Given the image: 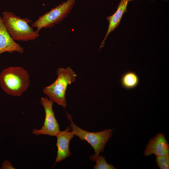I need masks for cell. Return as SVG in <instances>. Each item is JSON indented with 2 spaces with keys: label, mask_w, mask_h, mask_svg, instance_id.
Instances as JSON below:
<instances>
[{
  "label": "cell",
  "mask_w": 169,
  "mask_h": 169,
  "mask_svg": "<svg viewBox=\"0 0 169 169\" xmlns=\"http://www.w3.org/2000/svg\"><path fill=\"white\" fill-rule=\"evenodd\" d=\"M30 84L27 71L20 66L6 68L0 73V86L6 94L20 96L28 89Z\"/></svg>",
  "instance_id": "6da1fadb"
},
{
  "label": "cell",
  "mask_w": 169,
  "mask_h": 169,
  "mask_svg": "<svg viewBox=\"0 0 169 169\" xmlns=\"http://www.w3.org/2000/svg\"><path fill=\"white\" fill-rule=\"evenodd\" d=\"M1 18L7 32L15 41L33 40L39 36L29 25L32 21L29 18H21L12 12L5 11L2 13Z\"/></svg>",
  "instance_id": "7a4b0ae2"
},
{
  "label": "cell",
  "mask_w": 169,
  "mask_h": 169,
  "mask_svg": "<svg viewBox=\"0 0 169 169\" xmlns=\"http://www.w3.org/2000/svg\"><path fill=\"white\" fill-rule=\"evenodd\" d=\"M56 74L57 79L44 87L43 92L53 103L65 108L67 105L65 93L68 86L74 82L77 74L70 67L58 68Z\"/></svg>",
  "instance_id": "3957f363"
},
{
  "label": "cell",
  "mask_w": 169,
  "mask_h": 169,
  "mask_svg": "<svg viewBox=\"0 0 169 169\" xmlns=\"http://www.w3.org/2000/svg\"><path fill=\"white\" fill-rule=\"evenodd\" d=\"M67 116L70 123L69 125L74 135L81 141H86L93 148L95 154L90 155L89 159L93 160L103 152L105 146L112 136V130L106 129L98 132H90L84 130L76 125L73 122L71 116L67 113Z\"/></svg>",
  "instance_id": "277c9868"
},
{
  "label": "cell",
  "mask_w": 169,
  "mask_h": 169,
  "mask_svg": "<svg viewBox=\"0 0 169 169\" xmlns=\"http://www.w3.org/2000/svg\"><path fill=\"white\" fill-rule=\"evenodd\" d=\"M76 0H67L50 11L38 17L37 19L32 23L31 26L36 28V31L39 33L43 28H51L59 24L66 17L73 8Z\"/></svg>",
  "instance_id": "5b68a950"
},
{
  "label": "cell",
  "mask_w": 169,
  "mask_h": 169,
  "mask_svg": "<svg viewBox=\"0 0 169 169\" xmlns=\"http://www.w3.org/2000/svg\"><path fill=\"white\" fill-rule=\"evenodd\" d=\"M45 113V118L43 126L40 129H34L32 133L35 136L40 135L56 136L59 131V125L55 118L53 109L54 103L47 97H42L40 100Z\"/></svg>",
  "instance_id": "8992f818"
},
{
  "label": "cell",
  "mask_w": 169,
  "mask_h": 169,
  "mask_svg": "<svg viewBox=\"0 0 169 169\" xmlns=\"http://www.w3.org/2000/svg\"><path fill=\"white\" fill-rule=\"evenodd\" d=\"M71 127H67L62 131H60L56 136V146L57 148V156L54 164L70 156L69 144L74 135Z\"/></svg>",
  "instance_id": "52a82bcc"
},
{
  "label": "cell",
  "mask_w": 169,
  "mask_h": 169,
  "mask_svg": "<svg viewBox=\"0 0 169 169\" xmlns=\"http://www.w3.org/2000/svg\"><path fill=\"white\" fill-rule=\"evenodd\" d=\"M169 152V144L164 134L161 133L150 139L143 153L146 156L153 154L156 156H162L168 155Z\"/></svg>",
  "instance_id": "ba28073f"
},
{
  "label": "cell",
  "mask_w": 169,
  "mask_h": 169,
  "mask_svg": "<svg viewBox=\"0 0 169 169\" xmlns=\"http://www.w3.org/2000/svg\"><path fill=\"white\" fill-rule=\"evenodd\" d=\"M24 49L10 35L3 23L0 15V54L5 53L17 52L22 54Z\"/></svg>",
  "instance_id": "9c48e42d"
},
{
  "label": "cell",
  "mask_w": 169,
  "mask_h": 169,
  "mask_svg": "<svg viewBox=\"0 0 169 169\" xmlns=\"http://www.w3.org/2000/svg\"><path fill=\"white\" fill-rule=\"evenodd\" d=\"M129 2L127 0H120L115 12L112 15L106 18L109 22V25L106 35L99 47V50L104 46L105 42L109 34L120 24L124 13L127 11Z\"/></svg>",
  "instance_id": "30bf717a"
},
{
  "label": "cell",
  "mask_w": 169,
  "mask_h": 169,
  "mask_svg": "<svg viewBox=\"0 0 169 169\" xmlns=\"http://www.w3.org/2000/svg\"><path fill=\"white\" fill-rule=\"evenodd\" d=\"M122 86L125 89L131 90L136 88L139 83L138 75L132 71L125 73L121 76L120 79Z\"/></svg>",
  "instance_id": "8fae6325"
},
{
  "label": "cell",
  "mask_w": 169,
  "mask_h": 169,
  "mask_svg": "<svg viewBox=\"0 0 169 169\" xmlns=\"http://www.w3.org/2000/svg\"><path fill=\"white\" fill-rule=\"evenodd\" d=\"M95 161L96 164L94 166V169H116L112 164L107 162L105 157L102 156H98L95 158L93 161Z\"/></svg>",
  "instance_id": "7c38bea8"
},
{
  "label": "cell",
  "mask_w": 169,
  "mask_h": 169,
  "mask_svg": "<svg viewBox=\"0 0 169 169\" xmlns=\"http://www.w3.org/2000/svg\"><path fill=\"white\" fill-rule=\"evenodd\" d=\"M155 161L157 166L161 169L169 168V154L165 156H156Z\"/></svg>",
  "instance_id": "4fadbf2b"
},
{
  "label": "cell",
  "mask_w": 169,
  "mask_h": 169,
  "mask_svg": "<svg viewBox=\"0 0 169 169\" xmlns=\"http://www.w3.org/2000/svg\"><path fill=\"white\" fill-rule=\"evenodd\" d=\"M0 169H15L12 165L10 161L8 160L5 161L2 164V166Z\"/></svg>",
  "instance_id": "5bb4252c"
},
{
  "label": "cell",
  "mask_w": 169,
  "mask_h": 169,
  "mask_svg": "<svg viewBox=\"0 0 169 169\" xmlns=\"http://www.w3.org/2000/svg\"><path fill=\"white\" fill-rule=\"evenodd\" d=\"M127 0L128 1H131V0ZM151 0L152 1V0Z\"/></svg>",
  "instance_id": "9a60e30c"
},
{
  "label": "cell",
  "mask_w": 169,
  "mask_h": 169,
  "mask_svg": "<svg viewBox=\"0 0 169 169\" xmlns=\"http://www.w3.org/2000/svg\"></svg>",
  "instance_id": "2e32d148"
}]
</instances>
